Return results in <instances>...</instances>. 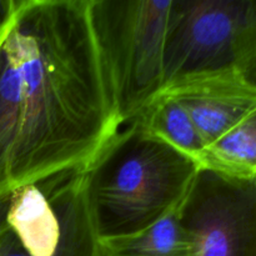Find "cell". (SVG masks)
<instances>
[{
	"instance_id": "obj_1",
	"label": "cell",
	"mask_w": 256,
	"mask_h": 256,
	"mask_svg": "<svg viewBox=\"0 0 256 256\" xmlns=\"http://www.w3.org/2000/svg\"><path fill=\"white\" fill-rule=\"evenodd\" d=\"M119 129L89 0H14L0 30V199L82 169Z\"/></svg>"
},
{
	"instance_id": "obj_2",
	"label": "cell",
	"mask_w": 256,
	"mask_h": 256,
	"mask_svg": "<svg viewBox=\"0 0 256 256\" xmlns=\"http://www.w3.org/2000/svg\"><path fill=\"white\" fill-rule=\"evenodd\" d=\"M200 164L145 132L118 130L82 169L85 205L100 240L142 232L174 212Z\"/></svg>"
},
{
	"instance_id": "obj_3",
	"label": "cell",
	"mask_w": 256,
	"mask_h": 256,
	"mask_svg": "<svg viewBox=\"0 0 256 256\" xmlns=\"http://www.w3.org/2000/svg\"><path fill=\"white\" fill-rule=\"evenodd\" d=\"M170 4L172 0H89L92 32L120 128L164 90Z\"/></svg>"
},
{
	"instance_id": "obj_4",
	"label": "cell",
	"mask_w": 256,
	"mask_h": 256,
	"mask_svg": "<svg viewBox=\"0 0 256 256\" xmlns=\"http://www.w3.org/2000/svg\"><path fill=\"white\" fill-rule=\"evenodd\" d=\"M255 52L256 0H172L164 90L200 75L236 72Z\"/></svg>"
},
{
	"instance_id": "obj_5",
	"label": "cell",
	"mask_w": 256,
	"mask_h": 256,
	"mask_svg": "<svg viewBox=\"0 0 256 256\" xmlns=\"http://www.w3.org/2000/svg\"><path fill=\"white\" fill-rule=\"evenodd\" d=\"M176 212L194 256H256V176L200 166Z\"/></svg>"
},
{
	"instance_id": "obj_6",
	"label": "cell",
	"mask_w": 256,
	"mask_h": 256,
	"mask_svg": "<svg viewBox=\"0 0 256 256\" xmlns=\"http://www.w3.org/2000/svg\"><path fill=\"white\" fill-rule=\"evenodd\" d=\"M162 92L184 108L206 146L256 106V92L238 72L190 78Z\"/></svg>"
},
{
	"instance_id": "obj_7",
	"label": "cell",
	"mask_w": 256,
	"mask_h": 256,
	"mask_svg": "<svg viewBox=\"0 0 256 256\" xmlns=\"http://www.w3.org/2000/svg\"><path fill=\"white\" fill-rule=\"evenodd\" d=\"M55 199L62 236L55 256H104L102 240L92 224L82 189V169L54 176ZM0 256H28L9 229L0 235Z\"/></svg>"
},
{
	"instance_id": "obj_8",
	"label": "cell",
	"mask_w": 256,
	"mask_h": 256,
	"mask_svg": "<svg viewBox=\"0 0 256 256\" xmlns=\"http://www.w3.org/2000/svg\"><path fill=\"white\" fill-rule=\"evenodd\" d=\"M176 209L136 234L102 240V255L194 256L195 242L180 222Z\"/></svg>"
},
{
	"instance_id": "obj_9",
	"label": "cell",
	"mask_w": 256,
	"mask_h": 256,
	"mask_svg": "<svg viewBox=\"0 0 256 256\" xmlns=\"http://www.w3.org/2000/svg\"><path fill=\"white\" fill-rule=\"evenodd\" d=\"M132 122L152 136L200 162L206 145L184 108L169 95L162 92Z\"/></svg>"
},
{
	"instance_id": "obj_10",
	"label": "cell",
	"mask_w": 256,
	"mask_h": 256,
	"mask_svg": "<svg viewBox=\"0 0 256 256\" xmlns=\"http://www.w3.org/2000/svg\"><path fill=\"white\" fill-rule=\"evenodd\" d=\"M200 166L236 178L256 176V106L205 148Z\"/></svg>"
},
{
	"instance_id": "obj_11",
	"label": "cell",
	"mask_w": 256,
	"mask_h": 256,
	"mask_svg": "<svg viewBox=\"0 0 256 256\" xmlns=\"http://www.w3.org/2000/svg\"><path fill=\"white\" fill-rule=\"evenodd\" d=\"M240 79L256 92V52L238 69Z\"/></svg>"
},
{
	"instance_id": "obj_12",
	"label": "cell",
	"mask_w": 256,
	"mask_h": 256,
	"mask_svg": "<svg viewBox=\"0 0 256 256\" xmlns=\"http://www.w3.org/2000/svg\"><path fill=\"white\" fill-rule=\"evenodd\" d=\"M10 195L0 199V235L8 229L6 216H8V210H9V205H10Z\"/></svg>"
},
{
	"instance_id": "obj_13",
	"label": "cell",
	"mask_w": 256,
	"mask_h": 256,
	"mask_svg": "<svg viewBox=\"0 0 256 256\" xmlns=\"http://www.w3.org/2000/svg\"><path fill=\"white\" fill-rule=\"evenodd\" d=\"M14 0H0V30L9 18Z\"/></svg>"
}]
</instances>
